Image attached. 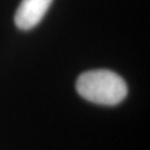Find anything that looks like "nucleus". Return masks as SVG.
<instances>
[{"mask_svg":"<svg viewBox=\"0 0 150 150\" xmlns=\"http://www.w3.org/2000/svg\"><path fill=\"white\" fill-rule=\"evenodd\" d=\"M76 89L83 99L102 106H116L128 93L126 81L107 69L89 70L81 74L76 82Z\"/></svg>","mask_w":150,"mask_h":150,"instance_id":"f257e3e1","label":"nucleus"},{"mask_svg":"<svg viewBox=\"0 0 150 150\" xmlns=\"http://www.w3.org/2000/svg\"><path fill=\"white\" fill-rule=\"evenodd\" d=\"M52 0H21L15 15V23L21 30H30L42 20Z\"/></svg>","mask_w":150,"mask_h":150,"instance_id":"f03ea898","label":"nucleus"}]
</instances>
